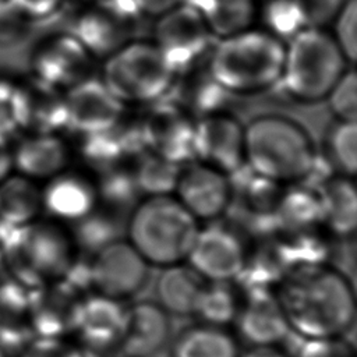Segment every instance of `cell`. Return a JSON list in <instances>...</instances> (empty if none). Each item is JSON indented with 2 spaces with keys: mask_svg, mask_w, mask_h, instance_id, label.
Listing matches in <instances>:
<instances>
[{
  "mask_svg": "<svg viewBox=\"0 0 357 357\" xmlns=\"http://www.w3.org/2000/svg\"><path fill=\"white\" fill-rule=\"evenodd\" d=\"M353 282L325 264L284 273L275 293L290 331L317 339L344 337L354 325Z\"/></svg>",
  "mask_w": 357,
  "mask_h": 357,
  "instance_id": "cell-1",
  "label": "cell"
},
{
  "mask_svg": "<svg viewBox=\"0 0 357 357\" xmlns=\"http://www.w3.org/2000/svg\"><path fill=\"white\" fill-rule=\"evenodd\" d=\"M314 142L297 121L280 114L254 117L244 127V160L254 173L279 184L300 183L317 162Z\"/></svg>",
  "mask_w": 357,
  "mask_h": 357,
  "instance_id": "cell-2",
  "label": "cell"
},
{
  "mask_svg": "<svg viewBox=\"0 0 357 357\" xmlns=\"http://www.w3.org/2000/svg\"><path fill=\"white\" fill-rule=\"evenodd\" d=\"M78 254L64 223L38 218L10 230L0 264L7 276L28 289H36L60 280Z\"/></svg>",
  "mask_w": 357,
  "mask_h": 357,
  "instance_id": "cell-3",
  "label": "cell"
},
{
  "mask_svg": "<svg viewBox=\"0 0 357 357\" xmlns=\"http://www.w3.org/2000/svg\"><path fill=\"white\" fill-rule=\"evenodd\" d=\"M201 223L174 195L142 197L126 220V240L151 265L184 262Z\"/></svg>",
  "mask_w": 357,
  "mask_h": 357,
  "instance_id": "cell-4",
  "label": "cell"
},
{
  "mask_svg": "<svg viewBox=\"0 0 357 357\" xmlns=\"http://www.w3.org/2000/svg\"><path fill=\"white\" fill-rule=\"evenodd\" d=\"M283 57L284 42L265 29L248 28L219 39L206 70L227 93H252L279 84Z\"/></svg>",
  "mask_w": 357,
  "mask_h": 357,
  "instance_id": "cell-5",
  "label": "cell"
},
{
  "mask_svg": "<svg viewBox=\"0 0 357 357\" xmlns=\"http://www.w3.org/2000/svg\"><path fill=\"white\" fill-rule=\"evenodd\" d=\"M347 68V60L324 28H304L284 43L279 82L294 100L315 103L326 98Z\"/></svg>",
  "mask_w": 357,
  "mask_h": 357,
  "instance_id": "cell-6",
  "label": "cell"
},
{
  "mask_svg": "<svg viewBox=\"0 0 357 357\" xmlns=\"http://www.w3.org/2000/svg\"><path fill=\"white\" fill-rule=\"evenodd\" d=\"M178 73L153 42L132 39L105 57L100 79L126 103H153L170 93Z\"/></svg>",
  "mask_w": 357,
  "mask_h": 357,
  "instance_id": "cell-7",
  "label": "cell"
},
{
  "mask_svg": "<svg viewBox=\"0 0 357 357\" xmlns=\"http://www.w3.org/2000/svg\"><path fill=\"white\" fill-rule=\"evenodd\" d=\"M245 234L218 220L201 226L185 259L208 282H233L248 255Z\"/></svg>",
  "mask_w": 357,
  "mask_h": 357,
  "instance_id": "cell-8",
  "label": "cell"
},
{
  "mask_svg": "<svg viewBox=\"0 0 357 357\" xmlns=\"http://www.w3.org/2000/svg\"><path fill=\"white\" fill-rule=\"evenodd\" d=\"M156 18L153 43L177 73L191 68L211 47L213 36L194 6L183 3Z\"/></svg>",
  "mask_w": 357,
  "mask_h": 357,
  "instance_id": "cell-9",
  "label": "cell"
},
{
  "mask_svg": "<svg viewBox=\"0 0 357 357\" xmlns=\"http://www.w3.org/2000/svg\"><path fill=\"white\" fill-rule=\"evenodd\" d=\"M89 276L92 291L124 301L144 289L149 264L121 237L89 257Z\"/></svg>",
  "mask_w": 357,
  "mask_h": 357,
  "instance_id": "cell-10",
  "label": "cell"
},
{
  "mask_svg": "<svg viewBox=\"0 0 357 357\" xmlns=\"http://www.w3.org/2000/svg\"><path fill=\"white\" fill-rule=\"evenodd\" d=\"M139 15L134 0L98 1L77 18L71 33L92 57H107L134 39Z\"/></svg>",
  "mask_w": 357,
  "mask_h": 357,
  "instance_id": "cell-11",
  "label": "cell"
},
{
  "mask_svg": "<svg viewBox=\"0 0 357 357\" xmlns=\"http://www.w3.org/2000/svg\"><path fill=\"white\" fill-rule=\"evenodd\" d=\"M138 120L146 151L155 152L178 165L194 160V120L174 100L160 99Z\"/></svg>",
  "mask_w": 357,
  "mask_h": 357,
  "instance_id": "cell-12",
  "label": "cell"
},
{
  "mask_svg": "<svg viewBox=\"0 0 357 357\" xmlns=\"http://www.w3.org/2000/svg\"><path fill=\"white\" fill-rule=\"evenodd\" d=\"M126 315L123 301L95 291L86 293L74 305L70 335L77 337L78 346L103 354L119 347Z\"/></svg>",
  "mask_w": 357,
  "mask_h": 357,
  "instance_id": "cell-13",
  "label": "cell"
},
{
  "mask_svg": "<svg viewBox=\"0 0 357 357\" xmlns=\"http://www.w3.org/2000/svg\"><path fill=\"white\" fill-rule=\"evenodd\" d=\"M173 195L199 223L218 220L233 202L229 176L198 160L181 167Z\"/></svg>",
  "mask_w": 357,
  "mask_h": 357,
  "instance_id": "cell-14",
  "label": "cell"
},
{
  "mask_svg": "<svg viewBox=\"0 0 357 357\" xmlns=\"http://www.w3.org/2000/svg\"><path fill=\"white\" fill-rule=\"evenodd\" d=\"M192 149L194 160L231 176L245 166L244 127L222 112L201 116L194 123Z\"/></svg>",
  "mask_w": 357,
  "mask_h": 357,
  "instance_id": "cell-15",
  "label": "cell"
},
{
  "mask_svg": "<svg viewBox=\"0 0 357 357\" xmlns=\"http://www.w3.org/2000/svg\"><path fill=\"white\" fill-rule=\"evenodd\" d=\"M66 128L89 135L117 124L124 114V103L119 100L100 78L88 77L64 91Z\"/></svg>",
  "mask_w": 357,
  "mask_h": 357,
  "instance_id": "cell-16",
  "label": "cell"
},
{
  "mask_svg": "<svg viewBox=\"0 0 357 357\" xmlns=\"http://www.w3.org/2000/svg\"><path fill=\"white\" fill-rule=\"evenodd\" d=\"M92 59L73 33L54 35L40 42L32 52V77L66 91L89 77Z\"/></svg>",
  "mask_w": 357,
  "mask_h": 357,
  "instance_id": "cell-17",
  "label": "cell"
},
{
  "mask_svg": "<svg viewBox=\"0 0 357 357\" xmlns=\"http://www.w3.org/2000/svg\"><path fill=\"white\" fill-rule=\"evenodd\" d=\"M170 315L156 301H137L127 307L119 343L123 357H165L173 340Z\"/></svg>",
  "mask_w": 357,
  "mask_h": 357,
  "instance_id": "cell-18",
  "label": "cell"
},
{
  "mask_svg": "<svg viewBox=\"0 0 357 357\" xmlns=\"http://www.w3.org/2000/svg\"><path fill=\"white\" fill-rule=\"evenodd\" d=\"M236 337L248 346H279L290 333L283 308L275 290L241 294L234 319Z\"/></svg>",
  "mask_w": 357,
  "mask_h": 357,
  "instance_id": "cell-19",
  "label": "cell"
},
{
  "mask_svg": "<svg viewBox=\"0 0 357 357\" xmlns=\"http://www.w3.org/2000/svg\"><path fill=\"white\" fill-rule=\"evenodd\" d=\"M42 208L47 218L60 223H75L98 205L96 184L85 174L63 170L40 187Z\"/></svg>",
  "mask_w": 357,
  "mask_h": 357,
  "instance_id": "cell-20",
  "label": "cell"
},
{
  "mask_svg": "<svg viewBox=\"0 0 357 357\" xmlns=\"http://www.w3.org/2000/svg\"><path fill=\"white\" fill-rule=\"evenodd\" d=\"M68 160V146L54 132H25L13 145L14 172L36 183L46 181L66 170Z\"/></svg>",
  "mask_w": 357,
  "mask_h": 357,
  "instance_id": "cell-21",
  "label": "cell"
},
{
  "mask_svg": "<svg viewBox=\"0 0 357 357\" xmlns=\"http://www.w3.org/2000/svg\"><path fill=\"white\" fill-rule=\"evenodd\" d=\"M78 298L61 280L31 289L28 328L32 336L66 337L70 335L73 310Z\"/></svg>",
  "mask_w": 357,
  "mask_h": 357,
  "instance_id": "cell-22",
  "label": "cell"
},
{
  "mask_svg": "<svg viewBox=\"0 0 357 357\" xmlns=\"http://www.w3.org/2000/svg\"><path fill=\"white\" fill-rule=\"evenodd\" d=\"M145 149L138 121L127 123L124 117L113 127L82 135L81 153L88 165L100 173L112 167L123 165L130 156H138Z\"/></svg>",
  "mask_w": 357,
  "mask_h": 357,
  "instance_id": "cell-23",
  "label": "cell"
},
{
  "mask_svg": "<svg viewBox=\"0 0 357 357\" xmlns=\"http://www.w3.org/2000/svg\"><path fill=\"white\" fill-rule=\"evenodd\" d=\"M205 280L188 262L162 268L155 283L156 303L176 317H194Z\"/></svg>",
  "mask_w": 357,
  "mask_h": 357,
  "instance_id": "cell-24",
  "label": "cell"
},
{
  "mask_svg": "<svg viewBox=\"0 0 357 357\" xmlns=\"http://www.w3.org/2000/svg\"><path fill=\"white\" fill-rule=\"evenodd\" d=\"M22 84L24 132H54L66 128L67 113L64 91L35 77Z\"/></svg>",
  "mask_w": 357,
  "mask_h": 357,
  "instance_id": "cell-25",
  "label": "cell"
},
{
  "mask_svg": "<svg viewBox=\"0 0 357 357\" xmlns=\"http://www.w3.org/2000/svg\"><path fill=\"white\" fill-rule=\"evenodd\" d=\"M322 205V227L335 238H349L357 226V192L350 177L331 176L317 187Z\"/></svg>",
  "mask_w": 357,
  "mask_h": 357,
  "instance_id": "cell-26",
  "label": "cell"
},
{
  "mask_svg": "<svg viewBox=\"0 0 357 357\" xmlns=\"http://www.w3.org/2000/svg\"><path fill=\"white\" fill-rule=\"evenodd\" d=\"M273 220L278 234L318 230L322 226L318 190L303 183L283 190L273 211Z\"/></svg>",
  "mask_w": 357,
  "mask_h": 357,
  "instance_id": "cell-27",
  "label": "cell"
},
{
  "mask_svg": "<svg viewBox=\"0 0 357 357\" xmlns=\"http://www.w3.org/2000/svg\"><path fill=\"white\" fill-rule=\"evenodd\" d=\"M236 335L227 328L198 322L181 329L172 340L170 357H238Z\"/></svg>",
  "mask_w": 357,
  "mask_h": 357,
  "instance_id": "cell-28",
  "label": "cell"
},
{
  "mask_svg": "<svg viewBox=\"0 0 357 357\" xmlns=\"http://www.w3.org/2000/svg\"><path fill=\"white\" fill-rule=\"evenodd\" d=\"M42 213V194L36 181L14 172L0 183V220L7 227L24 226Z\"/></svg>",
  "mask_w": 357,
  "mask_h": 357,
  "instance_id": "cell-29",
  "label": "cell"
},
{
  "mask_svg": "<svg viewBox=\"0 0 357 357\" xmlns=\"http://www.w3.org/2000/svg\"><path fill=\"white\" fill-rule=\"evenodd\" d=\"M202 15L213 38H227L251 28L257 6L254 0H185Z\"/></svg>",
  "mask_w": 357,
  "mask_h": 357,
  "instance_id": "cell-30",
  "label": "cell"
},
{
  "mask_svg": "<svg viewBox=\"0 0 357 357\" xmlns=\"http://www.w3.org/2000/svg\"><path fill=\"white\" fill-rule=\"evenodd\" d=\"M272 248L284 272L329 264L331 243L318 230L279 234Z\"/></svg>",
  "mask_w": 357,
  "mask_h": 357,
  "instance_id": "cell-31",
  "label": "cell"
},
{
  "mask_svg": "<svg viewBox=\"0 0 357 357\" xmlns=\"http://www.w3.org/2000/svg\"><path fill=\"white\" fill-rule=\"evenodd\" d=\"M183 73L185 75L184 79L180 84L174 81L172 88L178 89V98L174 99V102L188 114L195 113L199 114V117L220 112L227 92L218 85L209 71L194 73L191 67Z\"/></svg>",
  "mask_w": 357,
  "mask_h": 357,
  "instance_id": "cell-32",
  "label": "cell"
},
{
  "mask_svg": "<svg viewBox=\"0 0 357 357\" xmlns=\"http://www.w3.org/2000/svg\"><path fill=\"white\" fill-rule=\"evenodd\" d=\"M70 229L79 254L91 257L107 244L121 238L123 225L119 213L99 205Z\"/></svg>",
  "mask_w": 357,
  "mask_h": 357,
  "instance_id": "cell-33",
  "label": "cell"
},
{
  "mask_svg": "<svg viewBox=\"0 0 357 357\" xmlns=\"http://www.w3.org/2000/svg\"><path fill=\"white\" fill-rule=\"evenodd\" d=\"M181 165L155 152L144 151L132 166V176L141 197L173 195Z\"/></svg>",
  "mask_w": 357,
  "mask_h": 357,
  "instance_id": "cell-34",
  "label": "cell"
},
{
  "mask_svg": "<svg viewBox=\"0 0 357 357\" xmlns=\"http://www.w3.org/2000/svg\"><path fill=\"white\" fill-rule=\"evenodd\" d=\"M241 293L233 282H206L194 317L198 322L227 328L236 319Z\"/></svg>",
  "mask_w": 357,
  "mask_h": 357,
  "instance_id": "cell-35",
  "label": "cell"
},
{
  "mask_svg": "<svg viewBox=\"0 0 357 357\" xmlns=\"http://www.w3.org/2000/svg\"><path fill=\"white\" fill-rule=\"evenodd\" d=\"M95 184L99 204L117 213L124 209L131 211L141 197L132 169H126L123 165L102 172L99 183Z\"/></svg>",
  "mask_w": 357,
  "mask_h": 357,
  "instance_id": "cell-36",
  "label": "cell"
},
{
  "mask_svg": "<svg viewBox=\"0 0 357 357\" xmlns=\"http://www.w3.org/2000/svg\"><path fill=\"white\" fill-rule=\"evenodd\" d=\"M356 121L337 120L328 134L329 163L343 176L353 177L357 170Z\"/></svg>",
  "mask_w": 357,
  "mask_h": 357,
  "instance_id": "cell-37",
  "label": "cell"
},
{
  "mask_svg": "<svg viewBox=\"0 0 357 357\" xmlns=\"http://www.w3.org/2000/svg\"><path fill=\"white\" fill-rule=\"evenodd\" d=\"M265 31L282 42L289 40L305 28L303 15L294 0H266L261 10Z\"/></svg>",
  "mask_w": 357,
  "mask_h": 357,
  "instance_id": "cell-38",
  "label": "cell"
},
{
  "mask_svg": "<svg viewBox=\"0 0 357 357\" xmlns=\"http://www.w3.org/2000/svg\"><path fill=\"white\" fill-rule=\"evenodd\" d=\"M24 93L22 84L0 77V135L11 138L22 131Z\"/></svg>",
  "mask_w": 357,
  "mask_h": 357,
  "instance_id": "cell-39",
  "label": "cell"
},
{
  "mask_svg": "<svg viewBox=\"0 0 357 357\" xmlns=\"http://www.w3.org/2000/svg\"><path fill=\"white\" fill-rule=\"evenodd\" d=\"M329 109L337 120L357 119V77L353 68H346L326 95Z\"/></svg>",
  "mask_w": 357,
  "mask_h": 357,
  "instance_id": "cell-40",
  "label": "cell"
},
{
  "mask_svg": "<svg viewBox=\"0 0 357 357\" xmlns=\"http://www.w3.org/2000/svg\"><path fill=\"white\" fill-rule=\"evenodd\" d=\"M331 33L347 63H354L357 54V0H344L335 15Z\"/></svg>",
  "mask_w": 357,
  "mask_h": 357,
  "instance_id": "cell-41",
  "label": "cell"
},
{
  "mask_svg": "<svg viewBox=\"0 0 357 357\" xmlns=\"http://www.w3.org/2000/svg\"><path fill=\"white\" fill-rule=\"evenodd\" d=\"M17 357H82V347L66 337L32 336Z\"/></svg>",
  "mask_w": 357,
  "mask_h": 357,
  "instance_id": "cell-42",
  "label": "cell"
},
{
  "mask_svg": "<svg viewBox=\"0 0 357 357\" xmlns=\"http://www.w3.org/2000/svg\"><path fill=\"white\" fill-rule=\"evenodd\" d=\"M300 8L305 28L329 25L344 0H294Z\"/></svg>",
  "mask_w": 357,
  "mask_h": 357,
  "instance_id": "cell-43",
  "label": "cell"
},
{
  "mask_svg": "<svg viewBox=\"0 0 357 357\" xmlns=\"http://www.w3.org/2000/svg\"><path fill=\"white\" fill-rule=\"evenodd\" d=\"M26 20L11 1L0 6V46H13L26 31Z\"/></svg>",
  "mask_w": 357,
  "mask_h": 357,
  "instance_id": "cell-44",
  "label": "cell"
},
{
  "mask_svg": "<svg viewBox=\"0 0 357 357\" xmlns=\"http://www.w3.org/2000/svg\"><path fill=\"white\" fill-rule=\"evenodd\" d=\"M26 20H45L56 14L63 0H10Z\"/></svg>",
  "mask_w": 357,
  "mask_h": 357,
  "instance_id": "cell-45",
  "label": "cell"
},
{
  "mask_svg": "<svg viewBox=\"0 0 357 357\" xmlns=\"http://www.w3.org/2000/svg\"><path fill=\"white\" fill-rule=\"evenodd\" d=\"M138 11L145 15L159 17L174 7L185 3V0H134Z\"/></svg>",
  "mask_w": 357,
  "mask_h": 357,
  "instance_id": "cell-46",
  "label": "cell"
},
{
  "mask_svg": "<svg viewBox=\"0 0 357 357\" xmlns=\"http://www.w3.org/2000/svg\"><path fill=\"white\" fill-rule=\"evenodd\" d=\"M14 173L13 145L10 138L0 135V183Z\"/></svg>",
  "mask_w": 357,
  "mask_h": 357,
  "instance_id": "cell-47",
  "label": "cell"
},
{
  "mask_svg": "<svg viewBox=\"0 0 357 357\" xmlns=\"http://www.w3.org/2000/svg\"><path fill=\"white\" fill-rule=\"evenodd\" d=\"M238 357H289L279 346H248V349L238 354Z\"/></svg>",
  "mask_w": 357,
  "mask_h": 357,
  "instance_id": "cell-48",
  "label": "cell"
},
{
  "mask_svg": "<svg viewBox=\"0 0 357 357\" xmlns=\"http://www.w3.org/2000/svg\"><path fill=\"white\" fill-rule=\"evenodd\" d=\"M10 227H7L1 220H0V259H1V255H3V251H4V245H6V241H7V237H8V233H10Z\"/></svg>",
  "mask_w": 357,
  "mask_h": 357,
  "instance_id": "cell-49",
  "label": "cell"
},
{
  "mask_svg": "<svg viewBox=\"0 0 357 357\" xmlns=\"http://www.w3.org/2000/svg\"><path fill=\"white\" fill-rule=\"evenodd\" d=\"M0 357H7V353L0 347Z\"/></svg>",
  "mask_w": 357,
  "mask_h": 357,
  "instance_id": "cell-50",
  "label": "cell"
},
{
  "mask_svg": "<svg viewBox=\"0 0 357 357\" xmlns=\"http://www.w3.org/2000/svg\"><path fill=\"white\" fill-rule=\"evenodd\" d=\"M8 1H10V0H0V6H1V4H6V3H8Z\"/></svg>",
  "mask_w": 357,
  "mask_h": 357,
  "instance_id": "cell-51",
  "label": "cell"
},
{
  "mask_svg": "<svg viewBox=\"0 0 357 357\" xmlns=\"http://www.w3.org/2000/svg\"><path fill=\"white\" fill-rule=\"evenodd\" d=\"M93 3H98V1H106V0H92Z\"/></svg>",
  "mask_w": 357,
  "mask_h": 357,
  "instance_id": "cell-52",
  "label": "cell"
}]
</instances>
